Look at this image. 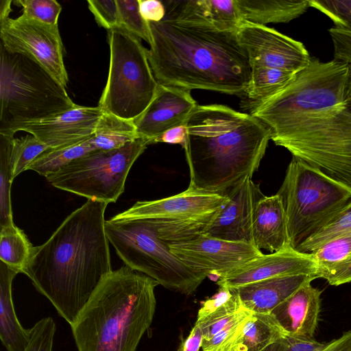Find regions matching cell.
<instances>
[{
    "mask_svg": "<svg viewBox=\"0 0 351 351\" xmlns=\"http://www.w3.org/2000/svg\"><path fill=\"white\" fill-rule=\"evenodd\" d=\"M88 199L43 244L33 247L23 273L70 325L112 271L104 213Z\"/></svg>",
    "mask_w": 351,
    "mask_h": 351,
    "instance_id": "6da1fadb",
    "label": "cell"
},
{
    "mask_svg": "<svg viewBox=\"0 0 351 351\" xmlns=\"http://www.w3.org/2000/svg\"><path fill=\"white\" fill-rule=\"evenodd\" d=\"M148 24V59L160 84L244 95L251 66L237 32L167 19Z\"/></svg>",
    "mask_w": 351,
    "mask_h": 351,
    "instance_id": "7a4b0ae2",
    "label": "cell"
},
{
    "mask_svg": "<svg viewBox=\"0 0 351 351\" xmlns=\"http://www.w3.org/2000/svg\"><path fill=\"white\" fill-rule=\"evenodd\" d=\"M186 125L188 187L223 195L252 178L271 139L259 119L220 104L197 105Z\"/></svg>",
    "mask_w": 351,
    "mask_h": 351,
    "instance_id": "3957f363",
    "label": "cell"
},
{
    "mask_svg": "<svg viewBox=\"0 0 351 351\" xmlns=\"http://www.w3.org/2000/svg\"><path fill=\"white\" fill-rule=\"evenodd\" d=\"M158 285L125 265L112 271L71 325L78 351H136L154 318Z\"/></svg>",
    "mask_w": 351,
    "mask_h": 351,
    "instance_id": "277c9868",
    "label": "cell"
},
{
    "mask_svg": "<svg viewBox=\"0 0 351 351\" xmlns=\"http://www.w3.org/2000/svg\"><path fill=\"white\" fill-rule=\"evenodd\" d=\"M269 130L276 145L351 189V109L346 102L295 115Z\"/></svg>",
    "mask_w": 351,
    "mask_h": 351,
    "instance_id": "5b68a950",
    "label": "cell"
},
{
    "mask_svg": "<svg viewBox=\"0 0 351 351\" xmlns=\"http://www.w3.org/2000/svg\"><path fill=\"white\" fill-rule=\"evenodd\" d=\"M77 106L66 87L32 56L0 43V134L49 119Z\"/></svg>",
    "mask_w": 351,
    "mask_h": 351,
    "instance_id": "8992f818",
    "label": "cell"
},
{
    "mask_svg": "<svg viewBox=\"0 0 351 351\" xmlns=\"http://www.w3.org/2000/svg\"><path fill=\"white\" fill-rule=\"evenodd\" d=\"M277 194L295 250L351 205V189L293 156Z\"/></svg>",
    "mask_w": 351,
    "mask_h": 351,
    "instance_id": "52a82bcc",
    "label": "cell"
},
{
    "mask_svg": "<svg viewBox=\"0 0 351 351\" xmlns=\"http://www.w3.org/2000/svg\"><path fill=\"white\" fill-rule=\"evenodd\" d=\"M104 226L109 242L125 265L166 289L189 295L208 277L173 254L149 219H109Z\"/></svg>",
    "mask_w": 351,
    "mask_h": 351,
    "instance_id": "ba28073f",
    "label": "cell"
},
{
    "mask_svg": "<svg viewBox=\"0 0 351 351\" xmlns=\"http://www.w3.org/2000/svg\"><path fill=\"white\" fill-rule=\"evenodd\" d=\"M108 75L98 106L105 113L134 121L154 99L159 83L138 37L120 26L108 31Z\"/></svg>",
    "mask_w": 351,
    "mask_h": 351,
    "instance_id": "9c48e42d",
    "label": "cell"
},
{
    "mask_svg": "<svg viewBox=\"0 0 351 351\" xmlns=\"http://www.w3.org/2000/svg\"><path fill=\"white\" fill-rule=\"evenodd\" d=\"M351 66L311 57L308 66L272 97L250 108L267 128L295 115L346 102Z\"/></svg>",
    "mask_w": 351,
    "mask_h": 351,
    "instance_id": "30bf717a",
    "label": "cell"
},
{
    "mask_svg": "<svg viewBox=\"0 0 351 351\" xmlns=\"http://www.w3.org/2000/svg\"><path fill=\"white\" fill-rule=\"evenodd\" d=\"M149 144L141 136L118 149L94 150L45 178L53 186L88 199L116 202L132 166Z\"/></svg>",
    "mask_w": 351,
    "mask_h": 351,
    "instance_id": "8fae6325",
    "label": "cell"
},
{
    "mask_svg": "<svg viewBox=\"0 0 351 351\" xmlns=\"http://www.w3.org/2000/svg\"><path fill=\"white\" fill-rule=\"evenodd\" d=\"M228 200L227 195L188 187L171 197L138 201L110 219H149L155 226L158 237L171 244L204 234Z\"/></svg>",
    "mask_w": 351,
    "mask_h": 351,
    "instance_id": "7c38bea8",
    "label": "cell"
},
{
    "mask_svg": "<svg viewBox=\"0 0 351 351\" xmlns=\"http://www.w3.org/2000/svg\"><path fill=\"white\" fill-rule=\"evenodd\" d=\"M0 43L10 51L27 54L66 88L68 74L58 25H49L21 14H0Z\"/></svg>",
    "mask_w": 351,
    "mask_h": 351,
    "instance_id": "4fadbf2b",
    "label": "cell"
},
{
    "mask_svg": "<svg viewBox=\"0 0 351 351\" xmlns=\"http://www.w3.org/2000/svg\"><path fill=\"white\" fill-rule=\"evenodd\" d=\"M251 67L265 66L298 73L311 56L302 43L266 25L243 21L237 32Z\"/></svg>",
    "mask_w": 351,
    "mask_h": 351,
    "instance_id": "5bb4252c",
    "label": "cell"
},
{
    "mask_svg": "<svg viewBox=\"0 0 351 351\" xmlns=\"http://www.w3.org/2000/svg\"><path fill=\"white\" fill-rule=\"evenodd\" d=\"M168 245L171 252L189 267L218 278L263 254L252 244L204 234Z\"/></svg>",
    "mask_w": 351,
    "mask_h": 351,
    "instance_id": "9a60e30c",
    "label": "cell"
},
{
    "mask_svg": "<svg viewBox=\"0 0 351 351\" xmlns=\"http://www.w3.org/2000/svg\"><path fill=\"white\" fill-rule=\"evenodd\" d=\"M316 272L313 253L300 252L289 246L252 258L217 278V284L231 289L284 276L303 274L317 278Z\"/></svg>",
    "mask_w": 351,
    "mask_h": 351,
    "instance_id": "2e32d148",
    "label": "cell"
},
{
    "mask_svg": "<svg viewBox=\"0 0 351 351\" xmlns=\"http://www.w3.org/2000/svg\"><path fill=\"white\" fill-rule=\"evenodd\" d=\"M228 200L204 235L253 245L252 226L256 205L265 195L251 177L230 189Z\"/></svg>",
    "mask_w": 351,
    "mask_h": 351,
    "instance_id": "e0dca14e",
    "label": "cell"
},
{
    "mask_svg": "<svg viewBox=\"0 0 351 351\" xmlns=\"http://www.w3.org/2000/svg\"><path fill=\"white\" fill-rule=\"evenodd\" d=\"M197 106L191 90L159 84L149 106L134 121L137 133L152 144L167 130L186 124Z\"/></svg>",
    "mask_w": 351,
    "mask_h": 351,
    "instance_id": "ac0fdd59",
    "label": "cell"
},
{
    "mask_svg": "<svg viewBox=\"0 0 351 351\" xmlns=\"http://www.w3.org/2000/svg\"><path fill=\"white\" fill-rule=\"evenodd\" d=\"M103 113L98 106L77 104L53 118L26 123L20 131L33 135L50 149L66 147L91 138Z\"/></svg>",
    "mask_w": 351,
    "mask_h": 351,
    "instance_id": "d6986e66",
    "label": "cell"
},
{
    "mask_svg": "<svg viewBox=\"0 0 351 351\" xmlns=\"http://www.w3.org/2000/svg\"><path fill=\"white\" fill-rule=\"evenodd\" d=\"M311 282L302 285L270 313L286 335L313 339L319 319L322 291Z\"/></svg>",
    "mask_w": 351,
    "mask_h": 351,
    "instance_id": "ffe728a7",
    "label": "cell"
},
{
    "mask_svg": "<svg viewBox=\"0 0 351 351\" xmlns=\"http://www.w3.org/2000/svg\"><path fill=\"white\" fill-rule=\"evenodd\" d=\"M164 19L204 24L223 31L237 32L242 23L236 0L162 1Z\"/></svg>",
    "mask_w": 351,
    "mask_h": 351,
    "instance_id": "44dd1931",
    "label": "cell"
},
{
    "mask_svg": "<svg viewBox=\"0 0 351 351\" xmlns=\"http://www.w3.org/2000/svg\"><path fill=\"white\" fill-rule=\"evenodd\" d=\"M317 278L311 275H291L265 279L231 288L244 308L252 313L270 314L295 291ZM230 289V288H229Z\"/></svg>",
    "mask_w": 351,
    "mask_h": 351,
    "instance_id": "7402d4cb",
    "label": "cell"
},
{
    "mask_svg": "<svg viewBox=\"0 0 351 351\" xmlns=\"http://www.w3.org/2000/svg\"><path fill=\"white\" fill-rule=\"evenodd\" d=\"M253 245L270 253L289 247L287 218L280 197L264 196L258 202L252 226Z\"/></svg>",
    "mask_w": 351,
    "mask_h": 351,
    "instance_id": "603a6c76",
    "label": "cell"
},
{
    "mask_svg": "<svg viewBox=\"0 0 351 351\" xmlns=\"http://www.w3.org/2000/svg\"><path fill=\"white\" fill-rule=\"evenodd\" d=\"M286 336L271 314L250 313L222 351H262Z\"/></svg>",
    "mask_w": 351,
    "mask_h": 351,
    "instance_id": "cb8c5ba5",
    "label": "cell"
},
{
    "mask_svg": "<svg viewBox=\"0 0 351 351\" xmlns=\"http://www.w3.org/2000/svg\"><path fill=\"white\" fill-rule=\"evenodd\" d=\"M0 261V337L7 351H25L31 335L17 318L12 295V284L19 274Z\"/></svg>",
    "mask_w": 351,
    "mask_h": 351,
    "instance_id": "d4e9b609",
    "label": "cell"
},
{
    "mask_svg": "<svg viewBox=\"0 0 351 351\" xmlns=\"http://www.w3.org/2000/svg\"><path fill=\"white\" fill-rule=\"evenodd\" d=\"M317 263V278L338 286L351 282V231L312 252Z\"/></svg>",
    "mask_w": 351,
    "mask_h": 351,
    "instance_id": "484cf974",
    "label": "cell"
},
{
    "mask_svg": "<svg viewBox=\"0 0 351 351\" xmlns=\"http://www.w3.org/2000/svg\"><path fill=\"white\" fill-rule=\"evenodd\" d=\"M242 21L265 25L289 23L311 8L308 0H236Z\"/></svg>",
    "mask_w": 351,
    "mask_h": 351,
    "instance_id": "4316f807",
    "label": "cell"
},
{
    "mask_svg": "<svg viewBox=\"0 0 351 351\" xmlns=\"http://www.w3.org/2000/svg\"><path fill=\"white\" fill-rule=\"evenodd\" d=\"M141 137L134 121L104 112L90 141L96 150L120 148Z\"/></svg>",
    "mask_w": 351,
    "mask_h": 351,
    "instance_id": "83f0119b",
    "label": "cell"
},
{
    "mask_svg": "<svg viewBox=\"0 0 351 351\" xmlns=\"http://www.w3.org/2000/svg\"><path fill=\"white\" fill-rule=\"evenodd\" d=\"M296 74L271 67H251L250 80L244 93L251 108L282 90Z\"/></svg>",
    "mask_w": 351,
    "mask_h": 351,
    "instance_id": "f1b7e54d",
    "label": "cell"
},
{
    "mask_svg": "<svg viewBox=\"0 0 351 351\" xmlns=\"http://www.w3.org/2000/svg\"><path fill=\"white\" fill-rule=\"evenodd\" d=\"M94 150L96 149L91 143L90 138L72 145L49 149L35 159L27 170H33L47 177Z\"/></svg>",
    "mask_w": 351,
    "mask_h": 351,
    "instance_id": "f546056e",
    "label": "cell"
},
{
    "mask_svg": "<svg viewBox=\"0 0 351 351\" xmlns=\"http://www.w3.org/2000/svg\"><path fill=\"white\" fill-rule=\"evenodd\" d=\"M33 245L15 224L1 228L0 261L19 273L26 266Z\"/></svg>",
    "mask_w": 351,
    "mask_h": 351,
    "instance_id": "4dcf8cb0",
    "label": "cell"
},
{
    "mask_svg": "<svg viewBox=\"0 0 351 351\" xmlns=\"http://www.w3.org/2000/svg\"><path fill=\"white\" fill-rule=\"evenodd\" d=\"M14 136L0 134V228L14 223L10 197L13 178L12 149Z\"/></svg>",
    "mask_w": 351,
    "mask_h": 351,
    "instance_id": "1f68e13d",
    "label": "cell"
},
{
    "mask_svg": "<svg viewBox=\"0 0 351 351\" xmlns=\"http://www.w3.org/2000/svg\"><path fill=\"white\" fill-rule=\"evenodd\" d=\"M230 290L232 295L227 302L208 315L196 319L195 324L201 329L203 341L208 340L218 333L244 308L239 295Z\"/></svg>",
    "mask_w": 351,
    "mask_h": 351,
    "instance_id": "d6a6232c",
    "label": "cell"
},
{
    "mask_svg": "<svg viewBox=\"0 0 351 351\" xmlns=\"http://www.w3.org/2000/svg\"><path fill=\"white\" fill-rule=\"evenodd\" d=\"M351 231V205L334 220L301 244L296 250L312 253L328 241Z\"/></svg>",
    "mask_w": 351,
    "mask_h": 351,
    "instance_id": "836d02e7",
    "label": "cell"
},
{
    "mask_svg": "<svg viewBox=\"0 0 351 351\" xmlns=\"http://www.w3.org/2000/svg\"><path fill=\"white\" fill-rule=\"evenodd\" d=\"M50 149L33 135L14 138L12 149L13 178L27 170V167L40 154Z\"/></svg>",
    "mask_w": 351,
    "mask_h": 351,
    "instance_id": "e575fe53",
    "label": "cell"
},
{
    "mask_svg": "<svg viewBox=\"0 0 351 351\" xmlns=\"http://www.w3.org/2000/svg\"><path fill=\"white\" fill-rule=\"evenodd\" d=\"M120 25L140 39L151 43L148 22L142 16L138 0H116Z\"/></svg>",
    "mask_w": 351,
    "mask_h": 351,
    "instance_id": "d590c367",
    "label": "cell"
},
{
    "mask_svg": "<svg viewBox=\"0 0 351 351\" xmlns=\"http://www.w3.org/2000/svg\"><path fill=\"white\" fill-rule=\"evenodd\" d=\"M13 2L23 8L22 14L25 16L46 24L58 25L62 7L56 0H15Z\"/></svg>",
    "mask_w": 351,
    "mask_h": 351,
    "instance_id": "8d00e7d4",
    "label": "cell"
},
{
    "mask_svg": "<svg viewBox=\"0 0 351 351\" xmlns=\"http://www.w3.org/2000/svg\"><path fill=\"white\" fill-rule=\"evenodd\" d=\"M311 8L318 10L336 27L351 29V0H308Z\"/></svg>",
    "mask_w": 351,
    "mask_h": 351,
    "instance_id": "74e56055",
    "label": "cell"
},
{
    "mask_svg": "<svg viewBox=\"0 0 351 351\" xmlns=\"http://www.w3.org/2000/svg\"><path fill=\"white\" fill-rule=\"evenodd\" d=\"M30 330L29 342L25 351H52L56 323L51 317L40 319Z\"/></svg>",
    "mask_w": 351,
    "mask_h": 351,
    "instance_id": "f35d334b",
    "label": "cell"
},
{
    "mask_svg": "<svg viewBox=\"0 0 351 351\" xmlns=\"http://www.w3.org/2000/svg\"><path fill=\"white\" fill-rule=\"evenodd\" d=\"M87 3L97 23L100 27L108 31L121 26L116 0H88Z\"/></svg>",
    "mask_w": 351,
    "mask_h": 351,
    "instance_id": "ab89813d",
    "label": "cell"
},
{
    "mask_svg": "<svg viewBox=\"0 0 351 351\" xmlns=\"http://www.w3.org/2000/svg\"><path fill=\"white\" fill-rule=\"evenodd\" d=\"M250 313L252 312L245 308L241 309L237 315L221 330H220L210 339L203 341L202 350L222 351L223 347L227 344L232 335L234 334L240 322Z\"/></svg>",
    "mask_w": 351,
    "mask_h": 351,
    "instance_id": "60d3db41",
    "label": "cell"
},
{
    "mask_svg": "<svg viewBox=\"0 0 351 351\" xmlns=\"http://www.w3.org/2000/svg\"><path fill=\"white\" fill-rule=\"evenodd\" d=\"M334 48V60L351 66V29L333 27L328 29Z\"/></svg>",
    "mask_w": 351,
    "mask_h": 351,
    "instance_id": "b9f144b4",
    "label": "cell"
},
{
    "mask_svg": "<svg viewBox=\"0 0 351 351\" xmlns=\"http://www.w3.org/2000/svg\"><path fill=\"white\" fill-rule=\"evenodd\" d=\"M232 295V291L227 287L219 286V290L213 296L206 300L198 311L197 319L203 318L227 302Z\"/></svg>",
    "mask_w": 351,
    "mask_h": 351,
    "instance_id": "7bdbcfd3",
    "label": "cell"
},
{
    "mask_svg": "<svg viewBox=\"0 0 351 351\" xmlns=\"http://www.w3.org/2000/svg\"><path fill=\"white\" fill-rule=\"evenodd\" d=\"M138 3L140 12L146 21L159 22L164 19L166 10L162 1L138 0Z\"/></svg>",
    "mask_w": 351,
    "mask_h": 351,
    "instance_id": "ee69618b",
    "label": "cell"
},
{
    "mask_svg": "<svg viewBox=\"0 0 351 351\" xmlns=\"http://www.w3.org/2000/svg\"><path fill=\"white\" fill-rule=\"evenodd\" d=\"M284 340L287 351H322L326 343H322L314 339H306L286 335Z\"/></svg>",
    "mask_w": 351,
    "mask_h": 351,
    "instance_id": "f6af8a7d",
    "label": "cell"
},
{
    "mask_svg": "<svg viewBox=\"0 0 351 351\" xmlns=\"http://www.w3.org/2000/svg\"><path fill=\"white\" fill-rule=\"evenodd\" d=\"M187 138L186 125H182L171 128L160 136L155 138L152 143H166L171 144H180L183 148L185 147Z\"/></svg>",
    "mask_w": 351,
    "mask_h": 351,
    "instance_id": "bcb514c9",
    "label": "cell"
},
{
    "mask_svg": "<svg viewBox=\"0 0 351 351\" xmlns=\"http://www.w3.org/2000/svg\"><path fill=\"white\" fill-rule=\"evenodd\" d=\"M203 342V334L195 324L189 335L182 341L178 351H200Z\"/></svg>",
    "mask_w": 351,
    "mask_h": 351,
    "instance_id": "7dc6e473",
    "label": "cell"
},
{
    "mask_svg": "<svg viewBox=\"0 0 351 351\" xmlns=\"http://www.w3.org/2000/svg\"><path fill=\"white\" fill-rule=\"evenodd\" d=\"M322 351H351V330L327 343Z\"/></svg>",
    "mask_w": 351,
    "mask_h": 351,
    "instance_id": "c3c4849f",
    "label": "cell"
},
{
    "mask_svg": "<svg viewBox=\"0 0 351 351\" xmlns=\"http://www.w3.org/2000/svg\"><path fill=\"white\" fill-rule=\"evenodd\" d=\"M262 351H287V347L284 338L269 345Z\"/></svg>",
    "mask_w": 351,
    "mask_h": 351,
    "instance_id": "681fc988",
    "label": "cell"
},
{
    "mask_svg": "<svg viewBox=\"0 0 351 351\" xmlns=\"http://www.w3.org/2000/svg\"><path fill=\"white\" fill-rule=\"evenodd\" d=\"M346 104L351 109V71L346 94Z\"/></svg>",
    "mask_w": 351,
    "mask_h": 351,
    "instance_id": "f907efd6",
    "label": "cell"
}]
</instances>
